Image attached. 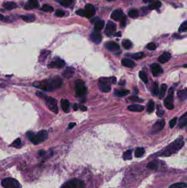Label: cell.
Here are the masks:
<instances>
[{
  "instance_id": "obj_10",
  "label": "cell",
  "mask_w": 187,
  "mask_h": 188,
  "mask_svg": "<svg viewBox=\"0 0 187 188\" xmlns=\"http://www.w3.org/2000/svg\"><path fill=\"white\" fill-rule=\"evenodd\" d=\"M116 29H117L116 24L112 21H109L106 25V27L104 30V33L108 36H111L112 35H114Z\"/></svg>"
},
{
  "instance_id": "obj_64",
  "label": "cell",
  "mask_w": 187,
  "mask_h": 188,
  "mask_svg": "<svg viewBox=\"0 0 187 188\" xmlns=\"http://www.w3.org/2000/svg\"><path fill=\"white\" fill-rule=\"evenodd\" d=\"M107 1H114V0H107Z\"/></svg>"
},
{
  "instance_id": "obj_19",
  "label": "cell",
  "mask_w": 187,
  "mask_h": 188,
  "mask_svg": "<svg viewBox=\"0 0 187 188\" xmlns=\"http://www.w3.org/2000/svg\"><path fill=\"white\" fill-rule=\"evenodd\" d=\"M128 109L131 111L136 112H141L144 110V107L139 104H133L129 106Z\"/></svg>"
},
{
  "instance_id": "obj_60",
  "label": "cell",
  "mask_w": 187,
  "mask_h": 188,
  "mask_svg": "<svg viewBox=\"0 0 187 188\" xmlns=\"http://www.w3.org/2000/svg\"><path fill=\"white\" fill-rule=\"evenodd\" d=\"M114 36H117V37H120L121 36V32H120V31H119L118 33H117L115 34L114 35Z\"/></svg>"
},
{
  "instance_id": "obj_5",
  "label": "cell",
  "mask_w": 187,
  "mask_h": 188,
  "mask_svg": "<svg viewBox=\"0 0 187 188\" xmlns=\"http://www.w3.org/2000/svg\"><path fill=\"white\" fill-rule=\"evenodd\" d=\"M60 188H85V185L81 180L73 179L65 182Z\"/></svg>"
},
{
  "instance_id": "obj_24",
  "label": "cell",
  "mask_w": 187,
  "mask_h": 188,
  "mask_svg": "<svg viewBox=\"0 0 187 188\" xmlns=\"http://www.w3.org/2000/svg\"><path fill=\"white\" fill-rule=\"evenodd\" d=\"M129 93V91L127 89H115L114 91V94L118 97H123L127 95Z\"/></svg>"
},
{
  "instance_id": "obj_36",
  "label": "cell",
  "mask_w": 187,
  "mask_h": 188,
  "mask_svg": "<svg viewBox=\"0 0 187 188\" xmlns=\"http://www.w3.org/2000/svg\"><path fill=\"white\" fill-rule=\"evenodd\" d=\"M155 109V104L153 100H150L147 104V109L146 111L148 113H152Z\"/></svg>"
},
{
  "instance_id": "obj_31",
  "label": "cell",
  "mask_w": 187,
  "mask_h": 188,
  "mask_svg": "<svg viewBox=\"0 0 187 188\" xmlns=\"http://www.w3.org/2000/svg\"><path fill=\"white\" fill-rule=\"evenodd\" d=\"M162 5V4L160 1H155L153 2L152 3H151L149 6V9H159L160 8Z\"/></svg>"
},
{
  "instance_id": "obj_48",
  "label": "cell",
  "mask_w": 187,
  "mask_h": 188,
  "mask_svg": "<svg viewBox=\"0 0 187 188\" xmlns=\"http://www.w3.org/2000/svg\"><path fill=\"white\" fill-rule=\"evenodd\" d=\"M146 48L150 51H154L156 49V46L153 42H150L147 45Z\"/></svg>"
},
{
  "instance_id": "obj_52",
  "label": "cell",
  "mask_w": 187,
  "mask_h": 188,
  "mask_svg": "<svg viewBox=\"0 0 187 188\" xmlns=\"http://www.w3.org/2000/svg\"><path fill=\"white\" fill-rule=\"evenodd\" d=\"M35 133L31 132V131H29V132H28L26 133V137H28V138L31 141V140L33 138L34 135H35Z\"/></svg>"
},
{
  "instance_id": "obj_53",
  "label": "cell",
  "mask_w": 187,
  "mask_h": 188,
  "mask_svg": "<svg viewBox=\"0 0 187 188\" xmlns=\"http://www.w3.org/2000/svg\"><path fill=\"white\" fill-rule=\"evenodd\" d=\"M126 25V17L121 21L120 26L122 28H124L125 27Z\"/></svg>"
},
{
  "instance_id": "obj_18",
  "label": "cell",
  "mask_w": 187,
  "mask_h": 188,
  "mask_svg": "<svg viewBox=\"0 0 187 188\" xmlns=\"http://www.w3.org/2000/svg\"><path fill=\"white\" fill-rule=\"evenodd\" d=\"M65 62L61 59H58L57 60H55L53 62H51L50 63V64L48 66V67L50 68H63L65 66Z\"/></svg>"
},
{
  "instance_id": "obj_14",
  "label": "cell",
  "mask_w": 187,
  "mask_h": 188,
  "mask_svg": "<svg viewBox=\"0 0 187 188\" xmlns=\"http://www.w3.org/2000/svg\"><path fill=\"white\" fill-rule=\"evenodd\" d=\"M150 69L153 75L155 76H158L163 73V69L162 68L158 63H154L153 64H152L150 66Z\"/></svg>"
},
{
  "instance_id": "obj_12",
  "label": "cell",
  "mask_w": 187,
  "mask_h": 188,
  "mask_svg": "<svg viewBox=\"0 0 187 188\" xmlns=\"http://www.w3.org/2000/svg\"><path fill=\"white\" fill-rule=\"evenodd\" d=\"M126 17V16L124 15L123 11L120 9L115 10L111 15V18L115 21H121Z\"/></svg>"
},
{
  "instance_id": "obj_28",
  "label": "cell",
  "mask_w": 187,
  "mask_h": 188,
  "mask_svg": "<svg viewBox=\"0 0 187 188\" xmlns=\"http://www.w3.org/2000/svg\"><path fill=\"white\" fill-rule=\"evenodd\" d=\"M187 123V112H186L179 119V126L180 128H183Z\"/></svg>"
},
{
  "instance_id": "obj_22",
  "label": "cell",
  "mask_w": 187,
  "mask_h": 188,
  "mask_svg": "<svg viewBox=\"0 0 187 188\" xmlns=\"http://www.w3.org/2000/svg\"><path fill=\"white\" fill-rule=\"evenodd\" d=\"M61 107L63 110L66 112L68 113L70 111V104L68 100L66 99H62L60 101Z\"/></svg>"
},
{
  "instance_id": "obj_23",
  "label": "cell",
  "mask_w": 187,
  "mask_h": 188,
  "mask_svg": "<svg viewBox=\"0 0 187 188\" xmlns=\"http://www.w3.org/2000/svg\"><path fill=\"white\" fill-rule=\"evenodd\" d=\"M122 64L126 67L133 68L136 66L135 63L132 60L129 59H123L121 61Z\"/></svg>"
},
{
  "instance_id": "obj_43",
  "label": "cell",
  "mask_w": 187,
  "mask_h": 188,
  "mask_svg": "<svg viewBox=\"0 0 187 188\" xmlns=\"http://www.w3.org/2000/svg\"><path fill=\"white\" fill-rule=\"evenodd\" d=\"M139 76L140 78V79L145 83H148V77H147V75L146 74V73L143 71H141L139 73Z\"/></svg>"
},
{
  "instance_id": "obj_25",
  "label": "cell",
  "mask_w": 187,
  "mask_h": 188,
  "mask_svg": "<svg viewBox=\"0 0 187 188\" xmlns=\"http://www.w3.org/2000/svg\"><path fill=\"white\" fill-rule=\"evenodd\" d=\"M3 6L4 9L8 10H12L14 9H16L17 7V4L15 2L9 1L5 2L3 4Z\"/></svg>"
},
{
  "instance_id": "obj_45",
  "label": "cell",
  "mask_w": 187,
  "mask_h": 188,
  "mask_svg": "<svg viewBox=\"0 0 187 188\" xmlns=\"http://www.w3.org/2000/svg\"><path fill=\"white\" fill-rule=\"evenodd\" d=\"M187 30V21H185L183 23H182L180 26L179 28L178 31L180 33L182 32H186Z\"/></svg>"
},
{
  "instance_id": "obj_51",
  "label": "cell",
  "mask_w": 187,
  "mask_h": 188,
  "mask_svg": "<svg viewBox=\"0 0 187 188\" xmlns=\"http://www.w3.org/2000/svg\"><path fill=\"white\" fill-rule=\"evenodd\" d=\"M164 111L162 110L161 106L159 107L158 108L157 112H156V114H157L158 116L159 117H162V116L164 115Z\"/></svg>"
},
{
  "instance_id": "obj_59",
  "label": "cell",
  "mask_w": 187,
  "mask_h": 188,
  "mask_svg": "<svg viewBox=\"0 0 187 188\" xmlns=\"http://www.w3.org/2000/svg\"><path fill=\"white\" fill-rule=\"evenodd\" d=\"M125 84H126V82H125V80H121L119 82V84L120 85H121V86H124Z\"/></svg>"
},
{
  "instance_id": "obj_40",
  "label": "cell",
  "mask_w": 187,
  "mask_h": 188,
  "mask_svg": "<svg viewBox=\"0 0 187 188\" xmlns=\"http://www.w3.org/2000/svg\"><path fill=\"white\" fill-rule=\"evenodd\" d=\"M41 9L43 11H45V12H52L53 11V7H52L51 6H50L49 4H44L42 6Z\"/></svg>"
},
{
  "instance_id": "obj_54",
  "label": "cell",
  "mask_w": 187,
  "mask_h": 188,
  "mask_svg": "<svg viewBox=\"0 0 187 188\" xmlns=\"http://www.w3.org/2000/svg\"><path fill=\"white\" fill-rule=\"evenodd\" d=\"M36 94V95H37V96H38V97H41V98H44V97H45V95H44V94H43V93H42V92H37Z\"/></svg>"
},
{
  "instance_id": "obj_30",
  "label": "cell",
  "mask_w": 187,
  "mask_h": 188,
  "mask_svg": "<svg viewBox=\"0 0 187 188\" xmlns=\"http://www.w3.org/2000/svg\"><path fill=\"white\" fill-rule=\"evenodd\" d=\"M145 154V150L143 147H138L135 151L134 155L137 158H141Z\"/></svg>"
},
{
  "instance_id": "obj_56",
  "label": "cell",
  "mask_w": 187,
  "mask_h": 188,
  "mask_svg": "<svg viewBox=\"0 0 187 188\" xmlns=\"http://www.w3.org/2000/svg\"><path fill=\"white\" fill-rule=\"evenodd\" d=\"M75 125H76V123H70L69 124V129H71V128H73V127H74Z\"/></svg>"
},
{
  "instance_id": "obj_34",
  "label": "cell",
  "mask_w": 187,
  "mask_h": 188,
  "mask_svg": "<svg viewBox=\"0 0 187 188\" xmlns=\"http://www.w3.org/2000/svg\"><path fill=\"white\" fill-rule=\"evenodd\" d=\"M159 163L156 161H151L147 164V168L150 170H156L159 166Z\"/></svg>"
},
{
  "instance_id": "obj_26",
  "label": "cell",
  "mask_w": 187,
  "mask_h": 188,
  "mask_svg": "<svg viewBox=\"0 0 187 188\" xmlns=\"http://www.w3.org/2000/svg\"><path fill=\"white\" fill-rule=\"evenodd\" d=\"M105 25V21L103 20H98L96 21L95 24V30L96 31L99 32L103 29Z\"/></svg>"
},
{
  "instance_id": "obj_61",
  "label": "cell",
  "mask_w": 187,
  "mask_h": 188,
  "mask_svg": "<svg viewBox=\"0 0 187 188\" xmlns=\"http://www.w3.org/2000/svg\"><path fill=\"white\" fill-rule=\"evenodd\" d=\"M73 109L75 111H77L78 109V106L76 104H74L73 105Z\"/></svg>"
},
{
  "instance_id": "obj_33",
  "label": "cell",
  "mask_w": 187,
  "mask_h": 188,
  "mask_svg": "<svg viewBox=\"0 0 187 188\" xmlns=\"http://www.w3.org/2000/svg\"><path fill=\"white\" fill-rule=\"evenodd\" d=\"M167 89V86L166 84H162V85L161 86L160 92H159V97L160 99H162V98L165 95Z\"/></svg>"
},
{
  "instance_id": "obj_15",
  "label": "cell",
  "mask_w": 187,
  "mask_h": 188,
  "mask_svg": "<svg viewBox=\"0 0 187 188\" xmlns=\"http://www.w3.org/2000/svg\"><path fill=\"white\" fill-rule=\"evenodd\" d=\"M105 47L110 51L115 52L119 50L120 46L115 42L108 41L105 44Z\"/></svg>"
},
{
  "instance_id": "obj_20",
  "label": "cell",
  "mask_w": 187,
  "mask_h": 188,
  "mask_svg": "<svg viewBox=\"0 0 187 188\" xmlns=\"http://www.w3.org/2000/svg\"><path fill=\"white\" fill-rule=\"evenodd\" d=\"M171 58V54L168 52H165L159 57L158 60H159V62L164 64V63L167 62L169 61H170Z\"/></svg>"
},
{
  "instance_id": "obj_13",
  "label": "cell",
  "mask_w": 187,
  "mask_h": 188,
  "mask_svg": "<svg viewBox=\"0 0 187 188\" xmlns=\"http://www.w3.org/2000/svg\"><path fill=\"white\" fill-rule=\"evenodd\" d=\"M98 86L100 90V91H101L102 92H104V93H108L111 91V85L110 84L106 83L105 81H100L99 80V82L98 84Z\"/></svg>"
},
{
  "instance_id": "obj_8",
  "label": "cell",
  "mask_w": 187,
  "mask_h": 188,
  "mask_svg": "<svg viewBox=\"0 0 187 188\" xmlns=\"http://www.w3.org/2000/svg\"><path fill=\"white\" fill-rule=\"evenodd\" d=\"M47 132L45 130H42L38 132L37 134H35L31 142L35 145H38L40 143L44 142L47 138Z\"/></svg>"
},
{
  "instance_id": "obj_11",
  "label": "cell",
  "mask_w": 187,
  "mask_h": 188,
  "mask_svg": "<svg viewBox=\"0 0 187 188\" xmlns=\"http://www.w3.org/2000/svg\"><path fill=\"white\" fill-rule=\"evenodd\" d=\"M165 124V122L164 120H159L156 122L151 128L150 131L151 134H156L158 132L162 130Z\"/></svg>"
},
{
  "instance_id": "obj_37",
  "label": "cell",
  "mask_w": 187,
  "mask_h": 188,
  "mask_svg": "<svg viewBox=\"0 0 187 188\" xmlns=\"http://www.w3.org/2000/svg\"><path fill=\"white\" fill-rule=\"evenodd\" d=\"M132 150H128L125 151L122 157L124 160H129L131 159L132 158Z\"/></svg>"
},
{
  "instance_id": "obj_6",
  "label": "cell",
  "mask_w": 187,
  "mask_h": 188,
  "mask_svg": "<svg viewBox=\"0 0 187 188\" xmlns=\"http://www.w3.org/2000/svg\"><path fill=\"white\" fill-rule=\"evenodd\" d=\"M1 185L4 188H21L20 183L12 178L4 179L1 182Z\"/></svg>"
},
{
  "instance_id": "obj_2",
  "label": "cell",
  "mask_w": 187,
  "mask_h": 188,
  "mask_svg": "<svg viewBox=\"0 0 187 188\" xmlns=\"http://www.w3.org/2000/svg\"><path fill=\"white\" fill-rule=\"evenodd\" d=\"M184 142L183 138H177L174 142L171 143L164 150L156 154L158 156L168 157L177 153L184 146Z\"/></svg>"
},
{
  "instance_id": "obj_62",
  "label": "cell",
  "mask_w": 187,
  "mask_h": 188,
  "mask_svg": "<svg viewBox=\"0 0 187 188\" xmlns=\"http://www.w3.org/2000/svg\"><path fill=\"white\" fill-rule=\"evenodd\" d=\"M144 2L145 3H148V2H153L154 0H143Z\"/></svg>"
},
{
  "instance_id": "obj_38",
  "label": "cell",
  "mask_w": 187,
  "mask_h": 188,
  "mask_svg": "<svg viewBox=\"0 0 187 188\" xmlns=\"http://www.w3.org/2000/svg\"><path fill=\"white\" fill-rule=\"evenodd\" d=\"M74 0H61L59 3L63 6L65 7H70L71 4H73Z\"/></svg>"
},
{
  "instance_id": "obj_41",
  "label": "cell",
  "mask_w": 187,
  "mask_h": 188,
  "mask_svg": "<svg viewBox=\"0 0 187 188\" xmlns=\"http://www.w3.org/2000/svg\"><path fill=\"white\" fill-rule=\"evenodd\" d=\"M129 56L131 57L132 59L138 60L139 59H141L144 56V54L143 52H138V53H136V54H130V55H129Z\"/></svg>"
},
{
  "instance_id": "obj_44",
  "label": "cell",
  "mask_w": 187,
  "mask_h": 188,
  "mask_svg": "<svg viewBox=\"0 0 187 188\" xmlns=\"http://www.w3.org/2000/svg\"><path fill=\"white\" fill-rule=\"evenodd\" d=\"M152 93H153V95L154 96H157L159 94V88H158V84L156 82L154 83L153 90H152Z\"/></svg>"
},
{
  "instance_id": "obj_50",
  "label": "cell",
  "mask_w": 187,
  "mask_h": 188,
  "mask_svg": "<svg viewBox=\"0 0 187 188\" xmlns=\"http://www.w3.org/2000/svg\"><path fill=\"white\" fill-rule=\"evenodd\" d=\"M55 15L57 17H62L65 15V12L62 10H58L55 13Z\"/></svg>"
},
{
  "instance_id": "obj_57",
  "label": "cell",
  "mask_w": 187,
  "mask_h": 188,
  "mask_svg": "<svg viewBox=\"0 0 187 188\" xmlns=\"http://www.w3.org/2000/svg\"><path fill=\"white\" fill-rule=\"evenodd\" d=\"M80 108L81 109V110H82V111H85L87 110V107L84 106L83 105H80Z\"/></svg>"
},
{
  "instance_id": "obj_1",
  "label": "cell",
  "mask_w": 187,
  "mask_h": 188,
  "mask_svg": "<svg viewBox=\"0 0 187 188\" xmlns=\"http://www.w3.org/2000/svg\"><path fill=\"white\" fill-rule=\"evenodd\" d=\"M62 83V78L59 76H55L47 79L36 81L33 83V86L43 90L52 91L60 88Z\"/></svg>"
},
{
  "instance_id": "obj_7",
  "label": "cell",
  "mask_w": 187,
  "mask_h": 188,
  "mask_svg": "<svg viewBox=\"0 0 187 188\" xmlns=\"http://www.w3.org/2000/svg\"><path fill=\"white\" fill-rule=\"evenodd\" d=\"M45 102L48 109L52 112L57 114L58 113V107L57 106V101L52 97L46 96Z\"/></svg>"
},
{
  "instance_id": "obj_47",
  "label": "cell",
  "mask_w": 187,
  "mask_h": 188,
  "mask_svg": "<svg viewBox=\"0 0 187 188\" xmlns=\"http://www.w3.org/2000/svg\"><path fill=\"white\" fill-rule=\"evenodd\" d=\"M129 100L132 101L133 102H141L143 101V100H142L141 99L139 98L137 96H132L129 97Z\"/></svg>"
},
{
  "instance_id": "obj_9",
  "label": "cell",
  "mask_w": 187,
  "mask_h": 188,
  "mask_svg": "<svg viewBox=\"0 0 187 188\" xmlns=\"http://www.w3.org/2000/svg\"><path fill=\"white\" fill-rule=\"evenodd\" d=\"M173 94L174 91L172 88L169 90L168 94L164 100V105L168 109H172L174 107L173 105Z\"/></svg>"
},
{
  "instance_id": "obj_32",
  "label": "cell",
  "mask_w": 187,
  "mask_h": 188,
  "mask_svg": "<svg viewBox=\"0 0 187 188\" xmlns=\"http://www.w3.org/2000/svg\"><path fill=\"white\" fill-rule=\"evenodd\" d=\"M178 96L179 98L182 100H185L187 98V89H184L183 90H181L179 91L178 93Z\"/></svg>"
},
{
  "instance_id": "obj_17",
  "label": "cell",
  "mask_w": 187,
  "mask_h": 188,
  "mask_svg": "<svg viewBox=\"0 0 187 188\" xmlns=\"http://www.w3.org/2000/svg\"><path fill=\"white\" fill-rule=\"evenodd\" d=\"M90 38L92 41L96 44H99L102 40V36L101 34L99 32L96 31L92 33L90 35Z\"/></svg>"
},
{
  "instance_id": "obj_29",
  "label": "cell",
  "mask_w": 187,
  "mask_h": 188,
  "mask_svg": "<svg viewBox=\"0 0 187 188\" xmlns=\"http://www.w3.org/2000/svg\"><path fill=\"white\" fill-rule=\"evenodd\" d=\"M99 80L105 81L110 84H114L117 83V79L115 76H112L110 78H101Z\"/></svg>"
},
{
  "instance_id": "obj_63",
  "label": "cell",
  "mask_w": 187,
  "mask_h": 188,
  "mask_svg": "<svg viewBox=\"0 0 187 188\" xmlns=\"http://www.w3.org/2000/svg\"><path fill=\"white\" fill-rule=\"evenodd\" d=\"M4 19V16L0 13V20H3Z\"/></svg>"
},
{
  "instance_id": "obj_55",
  "label": "cell",
  "mask_w": 187,
  "mask_h": 188,
  "mask_svg": "<svg viewBox=\"0 0 187 188\" xmlns=\"http://www.w3.org/2000/svg\"><path fill=\"white\" fill-rule=\"evenodd\" d=\"M39 155L40 156H44L46 155V152L44 150H40L39 151Z\"/></svg>"
},
{
  "instance_id": "obj_4",
  "label": "cell",
  "mask_w": 187,
  "mask_h": 188,
  "mask_svg": "<svg viewBox=\"0 0 187 188\" xmlns=\"http://www.w3.org/2000/svg\"><path fill=\"white\" fill-rule=\"evenodd\" d=\"M75 91L76 95L79 97H83L87 92V88L85 83L82 80H77L75 82Z\"/></svg>"
},
{
  "instance_id": "obj_46",
  "label": "cell",
  "mask_w": 187,
  "mask_h": 188,
  "mask_svg": "<svg viewBox=\"0 0 187 188\" xmlns=\"http://www.w3.org/2000/svg\"><path fill=\"white\" fill-rule=\"evenodd\" d=\"M11 146L16 147V148H19L21 146V139L19 138L17 139L15 141L13 142Z\"/></svg>"
},
{
  "instance_id": "obj_35",
  "label": "cell",
  "mask_w": 187,
  "mask_h": 188,
  "mask_svg": "<svg viewBox=\"0 0 187 188\" xmlns=\"http://www.w3.org/2000/svg\"><path fill=\"white\" fill-rule=\"evenodd\" d=\"M122 46L124 47V48L126 50H129L132 47V42L127 39L124 40L122 42Z\"/></svg>"
},
{
  "instance_id": "obj_58",
  "label": "cell",
  "mask_w": 187,
  "mask_h": 188,
  "mask_svg": "<svg viewBox=\"0 0 187 188\" xmlns=\"http://www.w3.org/2000/svg\"><path fill=\"white\" fill-rule=\"evenodd\" d=\"M98 20H100V19H99L98 17H96V18H93V19H92L91 22L92 23H96V21H97Z\"/></svg>"
},
{
  "instance_id": "obj_42",
  "label": "cell",
  "mask_w": 187,
  "mask_h": 188,
  "mask_svg": "<svg viewBox=\"0 0 187 188\" xmlns=\"http://www.w3.org/2000/svg\"><path fill=\"white\" fill-rule=\"evenodd\" d=\"M139 12L137 9H131L129 12V16L132 18H136L138 16Z\"/></svg>"
},
{
  "instance_id": "obj_16",
  "label": "cell",
  "mask_w": 187,
  "mask_h": 188,
  "mask_svg": "<svg viewBox=\"0 0 187 188\" xmlns=\"http://www.w3.org/2000/svg\"><path fill=\"white\" fill-rule=\"evenodd\" d=\"M39 7V4L38 0H28L26 4H25L24 9L27 10H31L33 9H38Z\"/></svg>"
},
{
  "instance_id": "obj_27",
  "label": "cell",
  "mask_w": 187,
  "mask_h": 188,
  "mask_svg": "<svg viewBox=\"0 0 187 188\" xmlns=\"http://www.w3.org/2000/svg\"><path fill=\"white\" fill-rule=\"evenodd\" d=\"M21 18L24 21L28 23L33 22L35 20V16L33 14H27L21 16Z\"/></svg>"
},
{
  "instance_id": "obj_21",
  "label": "cell",
  "mask_w": 187,
  "mask_h": 188,
  "mask_svg": "<svg viewBox=\"0 0 187 188\" xmlns=\"http://www.w3.org/2000/svg\"><path fill=\"white\" fill-rule=\"evenodd\" d=\"M74 69L73 67H68L63 73V75L65 78L70 79L74 74Z\"/></svg>"
},
{
  "instance_id": "obj_3",
  "label": "cell",
  "mask_w": 187,
  "mask_h": 188,
  "mask_svg": "<svg viewBox=\"0 0 187 188\" xmlns=\"http://www.w3.org/2000/svg\"><path fill=\"white\" fill-rule=\"evenodd\" d=\"M76 13L80 16L91 18L95 14L96 9L92 4H88L85 6V9H80L77 11Z\"/></svg>"
},
{
  "instance_id": "obj_39",
  "label": "cell",
  "mask_w": 187,
  "mask_h": 188,
  "mask_svg": "<svg viewBox=\"0 0 187 188\" xmlns=\"http://www.w3.org/2000/svg\"><path fill=\"white\" fill-rule=\"evenodd\" d=\"M169 188H187V185L186 183H177L172 184Z\"/></svg>"
},
{
  "instance_id": "obj_49",
  "label": "cell",
  "mask_w": 187,
  "mask_h": 188,
  "mask_svg": "<svg viewBox=\"0 0 187 188\" xmlns=\"http://www.w3.org/2000/svg\"><path fill=\"white\" fill-rule=\"evenodd\" d=\"M177 117H175L171 120L170 123H169V125H170L171 128H173L175 127L177 123Z\"/></svg>"
}]
</instances>
